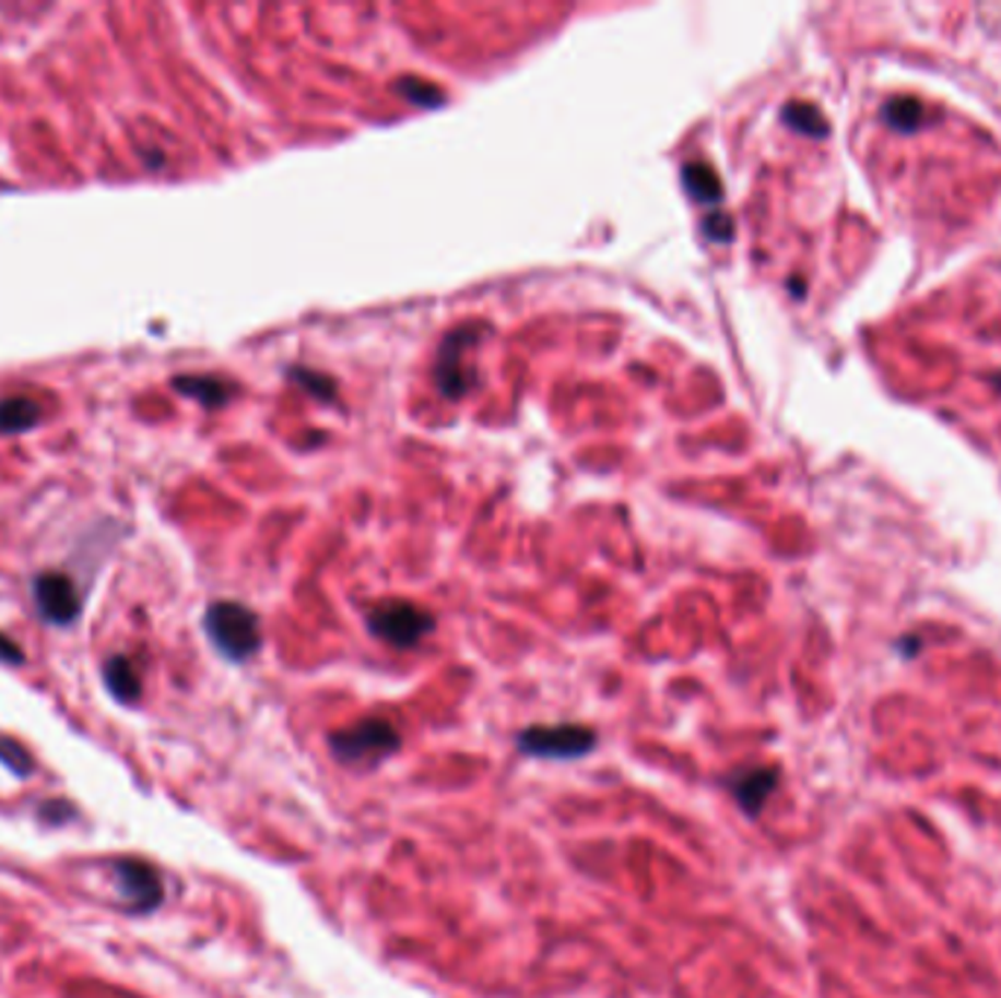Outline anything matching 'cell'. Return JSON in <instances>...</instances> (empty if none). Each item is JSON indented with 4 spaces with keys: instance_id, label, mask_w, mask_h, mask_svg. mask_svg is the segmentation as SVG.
<instances>
[{
    "instance_id": "obj_1",
    "label": "cell",
    "mask_w": 1001,
    "mask_h": 998,
    "mask_svg": "<svg viewBox=\"0 0 1001 998\" xmlns=\"http://www.w3.org/2000/svg\"><path fill=\"white\" fill-rule=\"evenodd\" d=\"M328 747L346 768H375L401 750V735L384 717H364L346 729L328 735Z\"/></svg>"
},
{
    "instance_id": "obj_2",
    "label": "cell",
    "mask_w": 1001,
    "mask_h": 998,
    "mask_svg": "<svg viewBox=\"0 0 1001 998\" xmlns=\"http://www.w3.org/2000/svg\"><path fill=\"white\" fill-rule=\"evenodd\" d=\"M205 632L226 660L246 662L261 651V621L258 615L235 601H217L205 613Z\"/></svg>"
},
{
    "instance_id": "obj_3",
    "label": "cell",
    "mask_w": 1001,
    "mask_h": 998,
    "mask_svg": "<svg viewBox=\"0 0 1001 998\" xmlns=\"http://www.w3.org/2000/svg\"><path fill=\"white\" fill-rule=\"evenodd\" d=\"M369 630L392 647H413L434 630V615L408 601H384L369 613Z\"/></svg>"
},
{
    "instance_id": "obj_4",
    "label": "cell",
    "mask_w": 1001,
    "mask_h": 998,
    "mask_svg": "<svg viewBox=\"0 0 1001 998\" xmlns=\"http://www.w3.org/2000/svg\"><path fill=\"white\" fill-rule=\"evenodd\" d=\"M594 744H598V735L580 724L530 726L519 735V747L533 759H580L594 750Z\"/></svg>"
},
{
    "instance_id": "obj_5",
    "label": "cell",
    "mask_w": 1001,
    "mask_h": 998,
    "mask_svg": "<svg viewBox=\"0 0 1001 998\" xmlns=\"http://www.w3.org/2000/svg\"><path fill=\"white\" fill-rule=\"evenodd\" d=\"M33 597L42 618L54 627H68L80 618L82 597L73 580L62 571H42L33 580Z\"/></svg>"
},
{
    "instance_id": "obj_6",
    "label": "cell",
    "mask_w": 1001,
    "mask_h": 998,
    "mask_svg": "<svg viewBox=\"0 0 1001 998\" xmlns=\"http://www.w3.org/2000/svg\"><path fill=\"white\" fill-rule=\"evenodd\" d=\"M115 879L118 888L127 899L129 911L136 914H150L155 907L162 905L164 899V884L162 876L155 870L153 864L144 858H118L115 862Z\"/></svg>"
},
{
    "instance_id": "obj_7",
    "label": "cell",
    "mask_w": 1001,
    "mask_h": 998,
    "mask_svg": "<svg viewBox=\"0 0 1001 998\" xmlns=\"http://www.w3.org/2000/svg\"><path fill=\"white\" fill-rule=\"evenodd\" d=\"M776 782H779V770L776 768L738 770L735 776L729 779V794L738 799V806L744 808L746 815L756 817L762 815V808L776 791Z\"/></svg>"
},
{
    "instance_id": "obj_8",
    "label": "cell",
    "mask_w": 1001,
    "mask_h": 998,
    "mask_svg": "<svg viewBox=\"0 0 1001 998\" xmlns=\"http://www.w3.org/2000/svg\"><path fill=\"white\" fill-rule=\"evenodd\" d=\"M472 340H474V331L457 329L455 334L446 340L443 352H439L437 384H439V390H443L446 395H451V399L463 395L466 390L472 387V378H469V372L460 367V360H463V346L466 343H472Z\"/></svg>"
},
{
    "instance_id": "obj_9",
    "label": "cell",
    "mask_w": 1001,
    "mask_h": 998,
    "mask_svg": "<svg viewBox=\"0 0 1001 998\" xmlns=\"http://www.w3.org/2000/svg\"><path fill=\"white\" fill-rule=\"evenodd\" d=\"M42 421V404L27 395H10L0 402V437L27 433Z\"/></svg>"
},
{
    "instance_id": "obj_10",
    "label": "cell",
    "mask_w": 1001,
    "mask_h": 998,
    "mask_svg": "<svg viewBox=\"0 0 1001 998\" xmlns=\"http://www.w3.org/2000/svg\"><path fill=\"white\" fill-rule=\"evenodd\" d=\"M174 387L179 393L188 395V399H197L200 404H205V407H220L235 393V384H228V381L214 376H179L174 378Z\"/></svg>"
},
{
    "instance_id": "obj_11",
    "label": "cell",
    "mask_w": 1001,
    "mask_h": 998,
    "mask_svg": "<svg viewBox=\"0 0 1001 998\" xmlns=\"http://www.w3.org/2000/svg\"><path fill=\"white\" fill-rule=\"evenodd\" d=\"M103 679H106L109 694L120 700V703H136L138 697H141V677H138L136 665L127 656H111L103 665Z\"/></svg>"
},
{
    "instance_id": "obj_12",
    "label": "cell",
    "mask_w": 1001,
    "mask_h": 998,
    "mask_svg": "<svg viewBox=\"0 0 1001 998\" xmlns=\"http://www.w3.org/2000/svg\"><path fill=\"white\" fill-rule=\"evenodd\" d=\"M683 182L685 191L692 193L697 202H718L720 193H723L718 174L709 165H700V162L683 167Z\"/></svg>"
},
{
    "instance_id": "obj_13",
    "label": "cell",
    "mask_w": 1001,
    "mask_h": 998,
    "mask_svg": "<svg viewBox=\"0 0 1001 998\" xmlns=\"http://www.w3.org/2000/svg\"><path fill=\"white\" fill-rule=\"evenodd\" d=\"M920 118L922 106L920 100H914V97H893V100L884 106V120H887L893 129H899V132H910V129L920 127Z\"/></svg>"
},
{
    "instance_id": "obj_14",
    "label": "cell",
    "mask_w": 1001,
    "mask_h": 998,
    "mask_svg": "<svg viewBox=\"0 0 1001 998\" xmlns=\"http://www.w3.org/2000/svg\"><path fill=\"white\" fill-rule=\"evenodd\" d=\"M782 118L788 127L800 129V132H805V135H826L823 115H820L814 106H809V103H788L782 111Z\"/></svg>"
},
{
    "instance_id": "obj_15",
    "label": "cell",
    "mask_w": 1001,
    "mask_h": 998,
    "mask_svg": "<svg viewBox=\"0 0 1001 998\" xmlns=\"http://www.w3.org/2000/svg\"><path fill=\"white\" fill-rule=\"evenodd\" d=\"M0 761L12 770V773H19V776H30L33 773V756L27 752L24 744H19L10 735H0Z\"/></svg>"
},
{
    "instance_id": "obj_16",
    "label": "cell",
    "mask_w": 1001,
    "mask_h": 998,
    "mask_svg": "<svg viewBox=\"0 0 1001 998\" xmlns=\"http://www.w3.org/2000/svg\"><path fill=\"white\" fill-rule=\"evenodd\" d=\"M396 88H399V92H404V97H408V100L420 103V106H437V103H443V94H439L437 88H434V85L420 83V80H401V83L396 85Z\"/></svg>"
},
{
    "instance_id": "obj_17",
    "label": "cell",
    "mask_w": 1001,
    "mask_h": 998,
    "mask_svg": "<svg viewBox=\"0 0 1001 998\" xmlns=\"http://www.w3.org/2000/svg\"><path fill=\"white\" fill-rule=\"evenodd\" d=\"M0 662H7V665H21L24 662V651L3 632H0Z\"/></svg>"
},
{
    "instance_id": "obj_18",
    "label": "cell",
    "mask_w": 1001,
    "mask_h": 998,
    "mask_svg": "<svg viewBox=\"0 0 1001 998\" xmlns=\"http://www.w3.org/2000/svg\"><path fill=\"white\" fill-rule=\"evenodd\" d=\"M706 231H709V238L715 240H727L732 235V223L723 217V214H715L709 223H706Z\"/></svg>"
}]
</instances>
